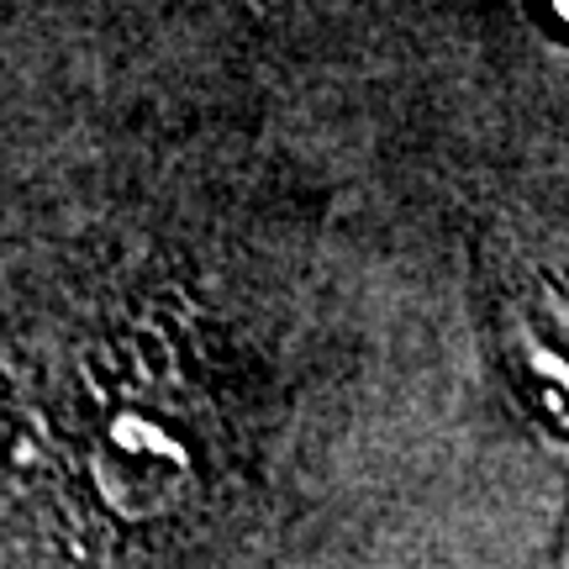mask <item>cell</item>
I'll list each match as a JSON object with an SVG mask.
<instances>
[{
    "instance_id": "6da1fadb",
    "label": "cell",
    "mask_w": 569,
    "mask_h": 569,
    "mask_svg": "<svg viewBox=\"0 0 569 569\" xmlns=\"http://www.w3.org/2000/svg\"><path fill=\"white\" fill-rule=\"evenodd\" d=\"M496 332H501V365L517 390V401L543 427H565V306L559 284L543 269H522V280L501 284L496 301Z\"/></svg>"
}]
</instances>
